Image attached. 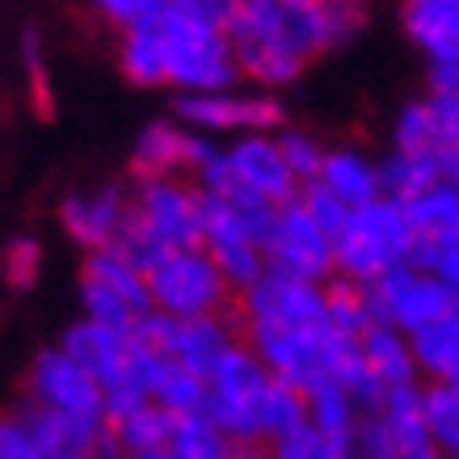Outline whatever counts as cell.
Segmentation results:
<instances>
[{"label": "cell", "mask_w": 459, "mask_h": 459, "mask_svg": "<svg viewBox=\"0 0 459 459\" xmlns=\"http://www.w3.org/2000/svg\"><path fill=\"white\" fill-rule=\"evenodd\" d=\"M118 68L140 89L220 93L237 89L240 68L228 26L203 0H160L152 13L118 30Z\"/></svg>", "instance_id": "cell-1"}, {"label": "cell", "mask_w": 459, "mask_h": 459, "mask_svg": "<svg viewBox=\"0 0 459 459\" xmlns=\"http://www.w3.org/2000/svg\"><path fill=\"white\" fill-rule=\"evenodd\" d=\"M228 39L237 51L240 81L265 93L295 84L312 59L329 51L316 0H249L228 22Z\"/></svg>", "instance_id": "cell-2"}, {"label": "cell", "mask_w": 459, "mask_h": 459, "mask_svg": "<svg viewBox=\"0 0 459 459\" xmlns=\"http://www.w3.org/2000/svg\"><path fill=\"white\" fill-rule=\"evenodd\" d=\"M59 346L98 379L110 418H123L126 409L152 401L156 350L143 333L110 329V325H98V320L81 316L76 325H68V333L59 337Z\"/></svg>", "instance_id": "cell-3"}, {"label": "cell", "mask_w": 459, "mask_h": 459, "mask_svg": "<svg viewBox=\"0 0 459 459\" xmlns=\"http://www.w3.org/2000/svg\"><path fill=\"white\" fill-rule=\"evenodd\" d=\"M203 207H207L203 190L186 178L135 181L131 220H126L118 249L126 257H135L143 270L173 249H195V245H203Z\"/></svg>", "instance_id": "cell-4"}, {"label": "cell", "mask_w": 459, "mask_h": 459, "mask_svg": "<svg viewBox=\"0 0 459 459\" xmlns=\"http://www.w3.org/2000/svg\"><path fill=\"white\" fill-rule=\"evenodd\" d=\"M195 186L211 198H262L270 207H282L304 190L282 156L279 135H240L215 143L195 173Z\"/></svg>", "instance_id": "cell-5"}, {"label": "cell", "mask_w": 459, "mask_h": 459, "mask_svg": "<svg viewBox=\"0 0 459 459\" xmlns=\"http://www.w3.org/2000/svg\"><path fill=\"white\" fill-rule=\"evenodd\" d=\"M337 279H350L359 287H371L396 265H409L418 257V237L404 215V203L376 198L367 207L350 211L346 228L333 237Z\"/></svg>", "instance_id": "cell-6"}, {"label": "cell", "mask_w": 459, "mask_h": 459, "mask_svg": "<svg viewBox=\"0 0 459 459\" xmlns=\"http://www.w3.org/2000/svg\"><path fill=\"white\" fill-rule=\"evenodd\" d=\"M81 307L84 320L140 333L143 325L156 316L148 270L135 257H126L118 245L89 253L81 265Z\"/></svg>", "instance_id": "cell-7"}, {"label": "cell", "mask_w": 459, "mask_h": 459, "mask_svg": "<svg viewBox=\"0 0 459 459\" xmlns=\"http://www.w3.org/2000/svg\"><path fill=\"white\" fill-rule=\"evenodd\" d=\"M274 376L245 342L207 376V413L237 446H257L265 421V401H270Z\"/></svg>", "instance_id": "cell-8"}, {"label": "cell", "mask_w": 459, "mask_h": 459, "mask_svg": "<svg viewBox=\"0 0 459 459\" xmlns=\"http://www.w3.org/2000/svg\"><path fill=\"white\" fill-rule=\"evenodd\" d=\"M148 287L160 316H228V307H237V287L223 279V270L203 245L173 249L148 265Z\"/></svg>", "instance_id": "cell-9"}, {"label": "cell", "mask_w": 459, "mask_h": 459, "mask_svg": "<svg viewBox=\"0 0 459 459\" xmlns=\"http://www.w3.org/2000/svg\"><path fill=\"white\" fill-rule=\"evenodd\" d=\"M178 118L215 143L240 140V135H279L282 131V106L265 89L190 93V98H178Z\"/></svg>", "instance_id": "cell-10"}, {"label": "cell", "mask_w": 459, "mask_h": 459, "mask_svg": "<svg viewBox=\"0 0 459 459\" xmlns=\"http://www.w3.org/2000/svg\"><path fill=\"white\" fill-rule=\"evenodd\" d=\"M26 404L76 418L89 426H110V409L101 396L98 379L84 371L64 346H47L26 371Z\"/></svg>", "instance_id": "cell-11"}, {"label": "cell", "mask_w": 459, "mask_h": 459, "mask_svg": "<svg viewBox=\"0 0 459 459\" xmlns=\"http://www.w3.org/2000/svg\"><path fill=\"white\" fill-rule=\"evenodd\" d=\"M240 333H265V329H307L329 320L325 307V282H307L282 270H265L262 279L237 295Z\"/></svg>", "instance_id": "cell-12"}, {"label": "cell", "mask_w": 459, "mask_h": 459, "mask_svg": "<svg viewBox=\"0 0 459 459\" xmlns=\"http://www.w3.org/2000/svg\"><path fill=\"white\" fill-rule=\"evenodd\" d=\"M265 265L295 274L307 282H329L337 279V253L333 237L312 220V211L304 207V198L282 203L270 232H265Z\"/></svg>", "instance_id": "cell-13"}, {"label": "cell", "mask_w": 459, "mask_h": 459, "mask_svg": "<svg viewBox=\"0 0 459 459\" xmlns=\"http://www.w3.org/2000/svg\"><path fill=\"white\" fill-rule=\"evenodd\" d=\"M367 299H371V312H376L379 325H392V329H401L409 337L421 333L426 325H434L459 304L455 295L418 262L396 265L384 279H376L367 287Z\"/></svg>", "instance_id": "cell-14"}, {"label": "cell", "mask_w": 459, "mask_h": 459, "mask_svg": "<svg viewBox=\"0 0 459 459\" xmlns=\"http://www.w3.org/2000/svg\"><path fill=\"white\" fill-rule=\"evenodd\" d=\"M152 350L160 359L169 362H181V367H190L198 376L207 379L215 367H220L232 350L245 342L240 329L232 325L228 316H190V320H178V316H160L156 312L148 325L140 329Z\"/></svg>", "instance_id": "cell-15"}, {"label": "cell", "mask_w": 459, "mask_h": 459, "mask_svg": "<svg viewBox=\"0 0 459 459\" xmlns=\"http://www.w3.org/2000/svg\"><path fill=\"white\" fill-rule=\"evenodd\" d=\"M203 198H207V207H203V249L215 257L223 279L232 282L240 295L245 287H253L270 270L265 265V245L253 232V223L228 198H211V195H203Z\"/></svg>", "instance_id": "cell-16"}, {"label": "cell", "mask_w": 459, "mask_h": 459, "mask_svg": "<svg viewBox=\"0 0 459 459\" xmlns=\"http://www.w3.org/2000/svg\"><path fill=\"white\" fill-rule=\"evenodd\" d=\"M211 148H215V140L190 131L181 118H156L131 143V169H135L140 181H152V178L195 181V173L203 169Z\"/></svg>", "instance_id": "cell-17"}, {"label": "cell", "mask_w": 459, "mask_h": 459, "mask_svg": "<svg viewBox=\"0 0 459 459\" xmlns=\"http://www.w3.org/2000/svg\"><path fill=\"white\" fill-rule=\"evenodd\" d=\"M126 220H131V190L114 186V181L93 186V190H76L59 203V228L84 253L118 245L126 232Z\"/></svg>", "instance_id": "cell-18"}, {"label": "cell", "mask_w": 459, "mask_h": 459, "mask_svg": "<svg viewBox=\"0 0 459 459\" xmlns=\"http://www.w3.org/2000/svg\"><path fill=\"white\" fill-rule=\"evenodd\" d=\"M388 434L392 459H446L434 443L430 426H426V404H421V384H404L388 388L371 409Z\"/></svg>", "instance_id": "cell-19"}, {"label": "cell", "mask_w": 459, "mask_h": 459, "mask_svg": "<svg viewBox=\"0 0 459 459\" xmlns=\"http://www.w3.org/2000/svg\"><path fill=\"white\" fill-rule=\"evenodd\" d=\"M316 186H325L337 203H346L350 211L367 207L384 198V178H379V160H371L359 148H329L325 165H320Z\"/></svg>", "instance_id": "cell-20"}, {"label": "cell", "mask_w": 459, "mask_h": 459, "mask_svg": "<svg viewBox=\"0 0 459 459\" xmlns=\"http://www.w3.org/2000/svg\"><path fill=\"white\" fill-rule=\"evenodd\" d=\"M359 346H362V362H367L371 379L379 384V392L404 388V384H421L409 333L392 329V325H371V329L359 337Z\"/></svg>", "instance_id": "cell-21"}, {"label": "cell", "mask_w": 459, "mask_h": 459, "mask_svg": "<svg viewBox=\"0 0 459 459\" xmlns=\"http://www.w3.org/2000/svg\"><path fill=\"white\" fill-rule=\"evenodd\" d=\"M401 26L430 59L459 51V0H401Z\"/></svg>", "instance_id": "cell-22"}, {"label": "cell", "mask_w": 459, "mask_h": 459, "mask_svg": "<svg viewBox=\"0 0 459 459\" xmlns=\"http://www.w3.org/2000/svg\"><path fill=\"white\" fill-rule=\"evenodd\" d=\"M173 426H178V418H173L169 409H160L156 401L135 404V409H126L123 418H110L114 455H126V459L160 455V451H169Z\"/></svg>", "instance_id": "cell-23"}, {"label": "cell", "mask_w": 459, "mask_h": 459, "mask_svg": "<svg viewBox=\"0 0 459 459\" xmlns=\"http://www.w3.org/2000/svg\"><path fill=\"white\" fill-rule=\"evenodd\" d=\"M409 342H413L421 384H459V304Z\"/></svg>", "instance_id": "cell-24"}, {"label": "cell", "mask_w": 459, "mask_h": 459, "mask_svg": "<svg viewBox=\"0 0 459 459\" xmlns=\"http://www.w3.org/2000/svg\"><path fill=\"white\" fill-rule=\"evenodd\" d=\"M404 215L413 223V237H418V253L430 245L459 237V186L451 181H434L430 190H421L418 198L404 203ZM418 262V257H413Z\"/></svg>", "instance_id": "cell-25"}, {"label": "cell", "mask_w": 459, "mask_h": 459, "mask_svg": "<svg viewBox=\"0 0 459 459\" xmlns=\"http://www.w3.org/2000/svg\"><path fill=\"white\" fill-rule=\"evenodd\" d=\"M152 401L160 409H169L173 418H190V413H203L207 409V379L181 367V362H169L156 354V371H152Z\"/></svg>", "instance_id": "cell-26"}, {"label": "cell", "mask_w": 459, "mask_h": 459, "mask_svg": "<svg viewBox=\"0 0 459 459\" xmlns=\"http://www.w3.org/2000/svg\"><path fill=\"white\" fill-rule=\"evenodd\" d=\"M379 178H384V198L409 203L421 190H430L434 181H443L438 152H392L379 160Z\"/></svg>", "instance_id": "cell-27"}, {"label": "cell", "mask_w": 459, "mask_h": 459, "mask_svg": "<svg viewBox=\"0 0 459 459\" xmlns=\"http://www.w3.org/2000/svg\"><path fill=\"white\" fill-rule=\"evenodd\" d=\"M240 446L207 418V413H190L178 418L173 438H169V455L173 459H237Z\"/></svg>", "instance_id": "cell-28"}, {"label": "cell", "mask_w": 459, "mask_h": 459, "mask_svg": "<svg viewBox=\"0 0 459 459\" xmlns=\"http://www.w3.org/2000/svg\"><path fill=\"white\" fill-rule=\"evenodd\" d=\"M443 148V126L430 98H418L401 106L392 123V152H438Z\"/></svg>", "instance_id": "cell-29"}, {"label": "cell", "mask_w": 459, "mask_h": 459, "mask_svg": "<svg viewBox=\"0 0 459 459\" xmlns=\"http://www.w3.org/2000/svg\"><path fill=\"white\" fill-rule=\"evenodd\" d=\"M274 459H359L350 438H337V434L320 430L316 421H299L291 434H282L270 443Z\"/></svg>", "instance_id": "cell-30"}, {"label": "cell", "mask_w": 459, "mask_h": 459, "mask_svg": "<svg viewBox=\"0 0 459 459\" xmlns=\"http://www.w3.org/2000/svg\"><path fill=\"white\" fill-rule=\"evenodd\" d=\"M362 418H367V404L350 388H325V392H316V396H307V421H316L320 430L337 434V438H350V443H354Z\"/></svg>", "instance_id": "cell-31"}, {"label": "cell", "mask_w": 459, "mask_h": 459, "mask_svg": "<svg viewBox=\"0 0 459 459\" xmlns=\"http://www.w3.org/2000/svg\"><path fill=\"white\" fill-rule=\"evenodd\" d=\"M325 307H329V325L350 337H362L371 325H379L376 312H371V299H367V287L350 279L325 282Z\"/></svg>", "instance_id": "cell-32"}, {"label": "cell", "mask_w": 459, "mask_h": 459, "mask_svg": "<svg viewBox=\"0 0 459 459\" xmlns=\"http://www.w3.org/2000/svg\"><path fill=\"white\" fill-rule=\"evenodd\" d=\"M426 426L446 459H459V384H421Z\"/></svg>", "instance_id": "cell-33"}, {"label": "cell", "mask_w": 459, "mask_h": 459, "mask_svg": "<svg viewBox=\"0 0 459 459\" xmlns=\"http://www.w3.org/2000/svg\"><path fill=\"white\" fill-rule=\"evenodd\" d=\"M316 17L325 30V47H346L367 30V0H316Z\"/></svg>", "instance_id": "cell-34"}, {"label": "cell", "mask_w": 459, "mask_h": 459, "mask_svg": "<svg viewBox=\"0 0 459 459\" xmlns=\"http://www.w3.org/2000/svg\"><path fill=\"white\" fill-rule=\"evenodd\" d=\"M279 148H282V156H287L291 173L304 181V186H312V181L320 178V165H325V156H329V148H325L312 131H299V126H282Z\"/></svg>", "instance_id": "cell-35"}, {"label": "cell", "mask_w": 459, "mask_h": 459, "mask_svg": "<svg viewBox=\"0 0 459 459\" xmlns=\"http://www.w3.org/2000/svg\"><path fill=\"white\" fill-rule=\"evenodd\" d=\"M0 459H51L39 430L30 426L26 409L22 413H0Z\"/></svg>", "instance_id": "cell-36"}, {"label": "cell", "mask_w": 459, "mask_h": 459, "mask_svg": "<svg viewBox=\"0 0 459 459\" xmlns=\"http://www.w3.org/2000/svg\"><path fill=\"white\" fill-rule=\"evenodd\" d=\"M0 270H4V282L17 287V291L34 287L42 274V245L34 237H17L13 245L4 249V257H0Z\"/></svg>", "instance_id": "cell-37"}, {"label": "cell", "mask_w": 459, "mask_h": 459, "mask_svg": "<svg viewBox=\"0 0 459 459\" xmlns=\"http://www.w3.org/2000/svg\"><path fill=\"white\" fill-rule=\"evenodd\" d=\"M299 198H304V207L312 211V220H316L320 228L329 232V237H337V232L346 228L350 207H346V203H337V198L329 195L325 186H316V181H312V186H304V190H299Z\"/></svg>", "instance_id": "cell-38"}, {"label": "cell", "mask_w": 459, "mask_h": 459, "mask_svg": "<svg viewBox=\"0 0 459 459\" xmlns=\"http://www.w3.org/2000/svg\"><path fill=\"white\" fill-rule=\"evenodd\" d=\"M418 265H426L434 279L443 282L446 291L459 299V237L443 240V245H430V249L418 253Z\"/></svg>", "instance_id": "cell-39"}, {"label": "cell", "mask_w": 459, "mask_h": 459, "mask_svg": "<svg viewBox=\"0 0 459 459\" xmlns=\"http://www.w3.org/2000/svg\"><path fill=\"white\" fill-rule=\"evenodd\" d=\"M93 9H98L110 26H118V30H126L131 22H140V17H148L160 4V0H89Z\"/></svg>", "instance_id": "cell-40"}, {"label": "cell", "mask_w": 459, "mask_h": 459, "mask_svg": "<svg viewBox=\"0 0 459 459\" xmlns=\"http://www.w3.org/2000/svg\"><path fill=\"white\" fill-rule=\"evenodd\" d=\"M22 51H26V68H30V89H34V101H39V110H51V89H47V64H42L39 34H26V39H22Z\"/></svg>", "instance_id": "cell-41"}, {"label": "cell", "mask_w": 459, "mask_h": 459, "mask_svg": "<svg viewBox=\"0 0 459 459\" xmlns=\"http://www.w3.org/2000/svg\"><path fill=\"white\" fill-rule=\"evenodd\" d=\"M430 93H451L459 98V51L443 59H430Z\"/></svg>", "instance_id": "cell-42"}, {"label": "cell", "mask_w": 459, "mask_h": 459, "mask_svg": "<svg viewBox=\"0 0 459 459\" xmlns=\"http://www.w3.org/2000/svg\"><path fill=\"white\" fill-rule=\"evenodd\" d=\"M203 4H207L211 13L220 17L223 26H228V22H232V17L240 13V9H245V4H249V0H203Z\"/></svg>", "instance_id": "cell-43"}, {"label": "cell", "mask_w": 459, "mask_h": 459, "mask_svg": "<svg viewBox=\"0 0 459 459\" xmlns=\"http://www.w3.org/2000/svg\"><path fill=\"white\" fill-rule=\"evenodd\" d=\"M237 459H274V451H270L265 443H257V446H240Z\"/></svg>", "instance_id": "cell-44"}, {"label": "cell", "mask_w": 459, "mask_h": 459, "mask_svg": "<svg viewBox=\"0 0 459 459\" xmlns=\"http://www.w3.org/2000/svg\"><path fill=\"white\" fill-rule=\"evenodd\" d=\"M106 459H126V455H106ZM140 459H173L169 451H160V455H140Z\"/></svg>", "instance_id": "cell-45"}, {"label": "cell", "mask_w": 459, "mask_h": 459, "mask_svg": "<svg viewBox=\"0 0 459 459\" xmlns=\"http://www.w3.org/2000/svg\"><path fill=\"white\" fill-rule=\"evenodd\" d=\"M68 459H106V451H101V455H68Z\"/></svg>", "instance_id": "cell-46"}]
</instances>
